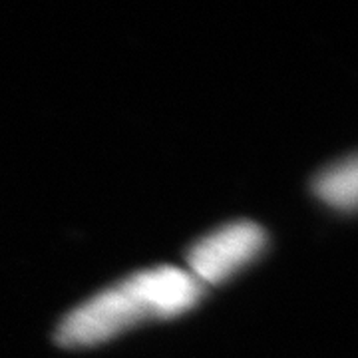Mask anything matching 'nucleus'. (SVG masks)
<instances>
[{
	"label": "nucleus",
	"mask_w": 358,
	"mask_h": 358,
	"mask_svg": "<svg viewBox=\"0 0 358 358\" xmlns=\"http://www.w3.org/2000/svg\"><path fill=\"white\" fill-rule=\"evenodd\" d=\"M201 294L203 287L189 271L169 265L138 271L72 308L58 324L56 341L68 348L102 345L145 320L192 310Z\"/></svg>",
	"instance_id": "1"
},
{
	"label": "nucleus",
	"mask_w": 358,
	"mask_h": 358,
	"mask_svg": "<svg viewBox=\"0 0 358 358\" xmlns=\"http://www.w3.org/2000/svg\"><path fill=\"white\" fill-rule=\"evenodd\" d=\"M267 247V233L253 221H233L189 249V275L201 287L217 285L251 265Z\"/></svg>",
	"instance_id": "2"
},
{
	"label": "nucleus",
	"mask_w": 358,
	"mask_h": 358,
	"mask_svg": "<svg viewBox=\"0 0 358 358\" xmlns=\"http://www.w3.org/2000/svg\"><path fill=\"white\" fill-rule=\"evenodd\" d=\"M313 192L320 203L333 211L346 215L358 213V152L322 167L313 181Z\"/></svg>",
	"instance_id": "3"
}]
</instances>
